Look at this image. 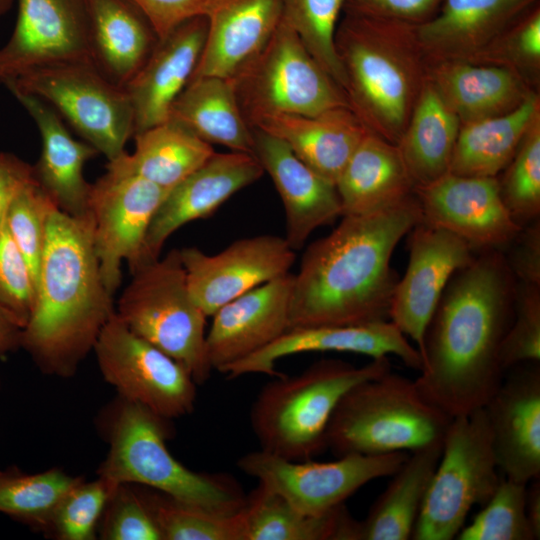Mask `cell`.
<instances>
[{
	"label": "cell",
	"instance_id": "1",
	"mask_svg": "<svg viewBox=\"0 0 540 540\" xmlns=\"http://www.w3.org/2000/svg\"><path fill=\"white\" fill-rule=\"evenodd\" d=\"M446 285L428 324L422 396L451 418L483 407L505 375L502 342L514 312L516 280L503 250H476Z\"/></svg>",
	"mask_w": 540,
	"mask_h": 540
},
{
	"label": "cell",
	"instance_id": "2",
	"mask_svg": "<svg viewBox=\"0 0 540 540\" xmlns=\"http://www.w3.org/2000/svg\"><path fill=\"white\" fill-rule=\"evenodd\" d=\"M341 217L306 248L293 274L289 328L389 320L399 280L391 257L423 220L420 204L414 194L384 210Z\"/></svg>",
	"mask_w": 540,
	"mask_h": 540
},
{
	"label": "cell",
	"instance_id": "3",
	"mask_svg": "<svg viewBox=\"0 0 540 540\" xmlns=\"http://www.w3.org/2000/svg\"><path fill=\"white\" fill-rule=\"evenodd\" d=\"M112 297L102 280L90 213L74 217L54 210L21 347L43 372L72 376L115 313Z\"/></svg>",
	"mask_w": 540,
	"mask_h": 540
},
{
	"label": "cell",
	"instance_id": "4",
	"mask_svg": "<svg viewBox=\"0 0 540 540\" xmlns=\"http://www.w3.org/2000/svg\"><path fill=\"white\" fill-rule=\"evenodd\" d=\"M415 25L344 7L335 33L349 108L369 132L396 145L427 80Z\"/></svg>",
	"mask_w": 540,
	"mask_h": 540
},
{
	"label": "cell",
	"instance_id": "5",
	"mask_svg": "<svg viewBox=\"0 0 540 540\" xmlns=\"http://www.w3.org/2000/svg\"><path fill=\"white\" fill-rule=\"evenodd\" d=\"M168 419L120 397L109 425V451L98 475L132 484L218 514L242 510L247 501L239 483L224 473L193 471L168 450Z\"/></svg>",
	"mask_w": 540,
	"mask_h": 540
},
{
	"label": "cell",
	"instance_id": "6",
	"mask_svg": "<svg viewBox=\"0 0 540 540\" xmlns=\"http://www.w3.org/2000/svg\"><path fill=\"white\" fill-rule=\"evenodd\" d=\"M390 370L388 356L360 367L322 359L297 375L277 376L251 407L250 423L260 449L292 461L312 459L327 448L329 422L346 392Z\"/></svg>",
	"mask_w": 540,
	"mask_h": 540
},
{
	"label": "cell",
	"instance_id": "7",
	"mask_svg": "<svg viewBox=\"0 0 540 540\" xmlns=\"http://www.w3.org/2000/svg\"><path fill=\"white\" fill-rule=\"evenodd\" d=\"M451 420L415 381L390 370L346 392L329 422L326 445L337 456L412 452L443 442Z\"/></svg>",
	"mask_w": 540,
	"mask_h": 540
},
{
	"label": "cell",
	"instance_id": "8",
	"mask_svg": "<svg viewBox=\"0 0 540 540\" xmlns=\"http://www.w3.org/2000/svg\"><path fill=\"white\" fill-rule=\"evenodd\" d=\"M116 314L127 327L177 362L197 385L213 371L206 351V314L192 298L178 249L130 272Z\"/></svg>",
	"mask_w": 540,
	"mask_h": 540
},
{
	"label": "cell",
	"instance_id": "9",
	"mask_svg": "<svg viewBox=\"0 0 540 540\" xmlns=\"http://www.w3.org/2000/svg\"><path fill=\"white\" fill-rule=\"evenodd\" d=\"M501 478L484 408L452 418L411 539H455Z\"/></svg>",
	"mask_w": 540,
	"mask_h": 540
},
{
	"label": "cell",
	"instance_id": "10",
	"mask_svg": "<svg viewBox=\"0 0 540 540\" xmlns=\"http://www.w3.org/2000/svg\"><path fill=\"white\" fill-rule=\"evenodd\" d=\"M47 102L77 134L112 161L124 154L135 120L125 90L93 63L71 62L32 70L6 86Z\"/></svg>",
	"mask_w": 540,
	"mask_h": 540
},
{
	"label": "cell",
	"instance_id": "11",
	"mask_svg": "<svg viewBox=\"0 0 540 540\" xmlns=\"http://www.w3.org/2000/svg\"><path fill=\"white\" fill-rule=\"evenodd\" d=\"M232 80L249 125L267 115L312 116L348 106L342 89L283 20L260 54Z\"/></svg>",
	"mask_w": 540,
	"mask_h": 540
},
{
	"label": "cell",
	"instance_id": "12",
	"mask_svg": "<svg viewBox=\"0 0 540 540\" xmlns=\"http://www.w3.org/2000/svg\"><path fill=\"white\" fill-rule=\"evenodd\" d=\"M93 350L104 379L121 398L174 419L191 413L197 383L175 359L132 332L116 312Z\"/></svg>",
	"mask_w": 540,
	"mask_h": 540
},
{
	"label": "cell",
	"instance_id": "13",
	"mask_svg": "<svg viewBox=\"0 0 540 540\" xmlns=\"http://www.w3.org/2000/svg\"><path fill=\"white\" fill-rule=\"evenodd\" d=\"M407 457V452H395L347 454L329 462L292 461L260 449L241 456L237 467L297 510L322 515L343 505L367 483L392 476Z\"/></svg>",
	"mask_w": 540,
	"mask_h": 540
},
{
	"label": "cell",
	"instance_id": "14",
	"mask_svg": "<svg viewBox=\"0 0 540 540\" xmlns=\"http://www.w3.org/2000/svg\"><path fill=\"white\" fill-rule=\"evenodd\" d=\"M168 191L137 175L112 170L91 184L94 248L112 296L121 284L122 262L130 272L142 263L148 227Z\"/></svg>",
	"mask_w": 540,
	"mask_h": 540
},
{
	"label": "cell",
	"instance_id": "15",
	"mask_svg": "<svg viewBox=\"0 0 540 540\" xmlns=\"http://www.w3.org/2000/svg\"><path fill=\"white\" fill-rule=\"evenodd\" d=\"M17 4L14 29L0 47L1 85L44 66L93 63L86 0H17Z\"/></svg>",
	"mask_w": 540,
	"mask_h": 540
},
{
	"label": "cell",
	"instance_id": "16",
	"mask_svg": "<svg viewBox=\"0 0 540 540\" xmlns=\"http://www.w3.org/2000/svg\"><path fill=\"white\" fill-rule=\"evenodd\" d=\"M189 292L206 316L289 272L296 254L286 239L257 235L232 242L210 255L196 247L179 250Z\"/></svg>",
	"mask_w": 540,
	"mask_h": 540
},
{
	"label": "cell",
	"instance_id": "17",
	"mask_svg": "<svg viewBox=\"0 0 540 540\" xmlns=\"http://www.w3.org/2000/svg\"><path fill=\"white\" fill-rule=\"evenodd\" d=\"M409 260L398 280L389 320L421 354L428 324L453 274L468 265L474 249L455 234L425 221L410 230Z\"/></svg>",
	"mask_w": 540,
	"mask_h": 540
},
{
	"label": "cell",
	"instance_id": "18",
	"mask_svg": "<svg viewBox=\"0 0 540 540\" xmlns=\"http://www.w3.org/2000/svg\"><path fill=\"white\" fill-rule=\"evenodd\" d=\"M414 194L423 221L466 241L474 250L508 246L522 227L510 216L496 177L447 173Z\"/></svg>",
	"mask_w": 540,
	"mask_h": 540
},
{
	"label": "cell",
	"instance_id": "19",
	"mask_svg": "<svg viewBox=\"0 0 540 540\" xmlns=\"http://www.w3.org/2000/svg\"><path fill=\"white\" fill-rule=\"evenodd\" d=\"M483 408L503 476L523 484L540 478L539 362L507 370Z\"/></svg>",
	"mask_w": 540,
	"mask_h": 540
},
{
	"label": "cell",
	"instance_id": "20",
	"mask_svg": "<svg viewBox=\"0 0 540 540\" xmlns=\"http://www.w3.org/2000/svg\"><path fill=\"white\" fill-rule=\"evenodd\" d=\"M264 173L253 154L215 152L168 191L148 227L140 265L158 259L167 239L180 227L211 216L230 197L259 180Z\"/></svg>",
	"mask_w": 540,
	"mask_h": 540
},
{
	"label": "cell",
	"instance_id": "21",
	"mask_svg": "<svg viewBox=\"0 0 540 540\" xmlns=\"http://www.w3.org/2000/svg\"><path fill=\"white\" fill-rule=\"evenodd\" d=\"M306 352H348L372 359L394 355L411 369L420 371V352L390 321L360 325H317L289 328L263 349L223 369L229 379L248 374L279 376L280 359Z\"/></svg>",
	"mask_w": 540,
	"mask_h": 540
},
{
	"label": "cell",
	"instance_id": "22",
	"mask_svg": "<svg viewBox=\"0 0 540 540\" xmlns=\"http://www.w3.org/2000/svg\"><path fill=\"white\" fill-rule=\"evenodd\" d=\"M293 274L258 286L220 307L206 333L213 370L263 349L289 329Z\"/></svg>",
	"mask_w": 540,
	"mask_h": 540
},
{
	"label": "cell",
	"instance_id": "23",
	"mask_svg": "<svg viewBox=\"0 0 540 540\" xmlns=\"http://www.w3.org/2000/svg\"><path fill=\"white\" fill-rule=\"evenodd\" d=\"M253 129L254 155L271 177L285 214V239L301 249L319 227L342 216L336 185L300 160L280 139Z\"/></svg>",
	"mask_w": 540,
	"mask_h": 540
},
{
	"label": "cell",
	"instance_id": "24",
	"mask_svg": "<svg viewBox=\"0 0 540 540\" xmlns=\"http://www.w3.org/2000/svg\"><path fill=\"white\" fill-rule=\"evenodd\" d=\"M207 27V17L177 26L158 41L142 68L124 87L134 112V134L169 120L173 104L197 67Z\"/></svg>",
	"mask_w": 540,
	"mask_h": 540
},
{
	"label": "cell",
	"instance_id": "25",
	"mask_svg": "<svg viewBox=\"0 0 540 540\" xmlns=\"http://www.w3.org/2000/svg\"><path fill=\"white\" fill-rule=\"evenodd\" d=\"M537 0H441L428 20L416 24L428 61L477 58Z\"/></svg>",
	"mask_w": 540,
	"mask_h": 540
},
{
	"label": "cell",
	"instance_id": "26",
	"mask_svg": "<svg viewBox=\"0 0 540 540\" xmlns=\"http://www.w3.org/2000/svg\"><path fill=\"white\" fill-rule=\"evenodd\" d=\"M28 112L41 137V154L33 165L34 178L58 209L74 217L89 214L91 184L84 177L87 161L98 151L76 140L65 121L47 102L28 93H13Z\"/></svg>",
	"mask_w": 540,
	"mask_h": 540
},
{
	"label": "cell",
	"instance_id": "27",
	"mask_svg": "<svg viewBox=\"0 0 540 540\" xmlns=\"http://www.w3.org/2000/svg\"><path fill=\"white\" fill-rule=\"evenodd\" d=\"M207 20L204 47L191 79L206 76L233 79L273 36L282 20V2L222 0Z\"/></svg>",
	"mask_w": 540,
	"mask_h": 540
},
{
	"label": "cell",
	"instance_id": "28",
	"mask_svg": "<svg viewBox=\"0 0 540 540\" xmlns=\"http://www.w3.org/2000/svg\"><path fill=\"white\" fill-rule=\"evenodd\" d=\"M250 126L286 143L307 166L334 184L369 132L348 106L312 116H262Z\"/></svg>",
	"mask_w": 540,
	"mask_h": 540
},
{
	"label": "cell",
	"instance_id": "29",
	"mask_svg": "<svg viewBox=\"0 0 540 540\" xmlns=\"http://www.w3.org/2000/svg\"><path fill=\"white\" fill-rule=\"evenodd\" d=\"M427 80L461 125L504 114L530 91L511 68L469 61H429Z\"/></svg>",
	"mask_w": 540,
	"mask_h": 540
},
{
	"label": "cell",
	"instance_id": "30",
	"mask_svg": "<svg viewBox=\"0 0 540 540\" xmlns=\"http://www.w3.org/2000/svg\"><path fill=\"white\" fill-rule=\"evenodd\" d=\"M343 215L395 206L414 195L415 185L400 150L368 132L336 181Z\"/></svg>",
	"mask_w": 540,
	"mask_h": 540
},
{
	"label": "cell",
	"instance_id": "31",
	"mask_svg": "<svg viewBox=\"0 0 540 540\" xmlns=\"http://www.w3.org/2000/svg\"><path fill=\"white\" fill-rule=\"evenodd\" d=\"M94 65L125 87L142 68L159 38L131 0H86Z\"/></svg>",
	"mask_w": 540,
	"mask_h": 540
},
{
	"label": "cell",
	"instance_id": "32",
	"mask_svg": "<svg viewBox=\"0 0 540 540\" xmlns=\"http://www.w3.org/2000/svg\"><path fill=\"white\" fill-rule=\"evenodd\" d=\"M169 120L210 145L254 155L253 129L242 112L232 79H191L173 104Z\"/></svg>",
	"mask_w": 540,
	"mask_h": 540
},
{
	"label": "cell",
	"instance_id": "33",
	"mask_svg": "<svg viewBox=\"0 0 540 540\" xmlns=\"http://www.w3.org/2000/svg\"><path fill=\"white\" fill-rule=\"evenodd\" d=\"M539 114V96L530 90L516 108L462 124L449 173L496 177L511 162L525 133Z\"/></svg>",
	"mask_w": 540,
	"mask_h": 540
},
{
	"label": "cell",
	"instance_id": "34",
	"mask_svg": "<svg viewBox=\"0 0 540 540\" xmlns=\"http://www.w3.org/2000/svg\"><path fill=\"white\" fill-rule=\"evenodd\" d=\"M442 444L434 443L408 454L365 519L358 521L357 540L411 539Z\"/></svg>",
	"mask_w": 540,
	"mask_h": 540
},
{
	"label": "cell",
	"instance_id": "35",
	"mask_svg": "<svg viewBox=\"0 0 540 540\" xmlns=\"http://www.w3.org/2000/svg\"><path fill=\"white\" fill-rule=\"evenodd\" d=\"M133 137L134 152L108 161L106 170L137 175L165 190L172 189L215 153L212 145L172 120Z\"/></svg>",
	"mask_w": 540,
	"mask_h": 540
},
{
	"label": "cell",
	"instance_id": "36",
	"mask_svg": "<svg viewBox=\"0 0 540 540\" xmlns=\"http://www.w3.org/2000/svg\"><path fill=\"white\" fill-rule=\"evenodd\" d=\"M461 123L426 80L397 144L415 188L449 173Z\"/></svg>",
	"mask_w": 540,
	"mask_h": 540
},
{
	"label": "cell",
	"instance_id": "37",
	"mask_svg": "<svg viewBox=\"0 0 540 540\" xmlns=\"http://www.w3.org/2000/svg\"><path fill=\"white\" fill-rule=\"evenodd\" d=\"M245 514L246 540H357L358 520L344 504L306 514L260 484L247 495Z\"/></svg>",
	"mask_w": 540,
	"mask_h": 540
},
{
	"label": "cell",
	"instance_id": "38",
	"mask_svg": "<svg viewBox=\"0 0 540 540\" xmlns=\"http://www.w3.org/2000/svg\"><path fill=\"white\" fill-rule=\"evenodd\" d=\"M80 481L59 469L33 474L15 468L0 471V512L49 532L60 503Z\"/></svg>",
	"mask_w": 540,
	"mask_h": 540
},
{
	"label": "cell",
	"instance_id": "39",
	"mask_svg": "<svg viewBox=\"0 0 540 540\" xmlns=\"http://www.w3.org/2000/svg\"><path fill=\"white\" fill-rule=\"evenodd\" d=\"M143 488L141 493L163 540H246L245 507L233 514H218Z\"/></svg>",
	"mask_w": 540,
	"mask_h": 540
},
{
	"label": "cell",
	"instance_id": "40",
	"mask_svg": "<svg viewBox=\"0 0 540 540\" xmlns=\"http://www.w3.org/2000/svg\"><path fill=\"white\" fill-rule=\"evenodd\" d=\"M282 20L297 34L322 69L343 89L335 33L346 0H281ZM343 91V90H342Z\"/></svg>",
	"mask_w": 540,
	"mask_h": 540
},
{
	"label": "cell",
	"instance_id": "41",
	"mask_svg": "<svg viewBox=\"0 0 540 540\" xmlns=\"http://www.w3.org/2000/svg\"><path fill=\"white\" fill-rule=\"evenodd\" d=\"M498 182L503 203L519 226L539 218L540 114L531 123Z\"/></svg>",
	"mask_w": 540,
	"mask_h": 540
},
{
	"label": "cell",
	"instance_id": "42",
	"mask_svg": "<svg viewBox=\"0 0 540 540\" xmlns=\"http://www.w3.org/2000/svg\"><path fill=\"white\" fill-rule=\"evenodd\" d=\"M526 485L501 478L496 490L457 540H534L526 510Z\"/></svg>",
	"mask_w": 540,
	"mask_h": 540
},
{
	"label": "cell",
	"instance_id": "43",
	"mask_svg": "<svg viewBox=\"0 0 540 540\" xmlns=\"http://www.w3.org/2000/svg\"><path fill=\"white\" fill-rule=\"evenodd\" d=\"M56 209L57 205L35 180L13 197L5 213L8 230L25 257L35 283L45 247L47 222Z\"/></svg>",
	"mask_w": 540,
	"mask_h": 540
},
{
	"label": "cell",
	"instance_id": "44",
	"mask_svg": "<svg viewBox=\"0 0 540 540\" xmlns=\"http://www.w3.org/2000/svg\"><path fill=\"white\" fill-rule=\"evenodd\" d=\"M117 485L100 476L92 482L80 481L60 503L49 532L61 540L95 539L100 519Z\"/></svg>",
	"mask_w": 540,
	"mask_h": 540
},
{
	"label": "cell",
	"instance_id": "45",
	"mask_svg": "<svg viewBox=\"0 0 540 540\" xmlns=\"http://www.w3.org/2000/svg\"><path fill=\"white\" fill-rule=\"evenodd\" d=\"M540 360V285L516 282L514 312L502 342L500 363L506 373Z\"/></svg>",
	"mask_w": 540,
	"mask_h": 540
},
{
	"label": "cell",
	"instance_id": "46",
	"mask_svg": "<svg viewBox=\"0 0 540 540\" xmlns=\"http://www.w3.org/2000/svg\"><path fill=\"white\" fill-rule=\"evenodd\" d=\"M474 62L505 66L522 77L536 73L540 64L539 6L519 16Z\"/></svg>",
	"mask_w": 540,
	"mask_h": 540
},
{
	"label": "cell",
	"instance_id": "47",
	"mask_svg": "<svg viewBox=\"0 0 540 540\" xmlns=\"http://www.w3.org/2000/svg\"><path fill=\"white\" fill-rule=\"evenodd\" d=\"M102 517V539L163 540L141 490L132 484L117 485Z\"/></svg>",
	"mask_w": 540,
	"mask_h": 540
},
{
	"label": "cell",
	"instance_id": "48",
	"mask_svg": "<svg viewBox=\"0 0 540 540\" xmlns=\"http://www.w3.org/2000/svg\"><path fill=\"white\" fill-rule=\"evenodd\" d=\"M36 283L31 269L12 238L5 222H0V303L24 328L33 310Z\"/></svg>",
	"mask_w": 540,
	"mask_h": 540
},
{
	"label": "cell",
	"instance_id": "49",
	"mask_svg": "<svg viewBox=\"0 0 540 540\" xmlns=\"http://www.w3.org/2000/svg\"><path fill=\"white\" fill-rule=\"evenodd\" d=\"M144 14L159 40L183 22L208 17L222 0H131Z\"/></svg>",
	"mask_w": 540,
	"mask_h": 540
},
{
	"label": "cell",
	"instance_id": "50",
	"mask_svg": "<svg viewBox=\"0 0 540 540\" xmlns=\"http://www.w3.org/2000/svg\"><path fill=\"white\" fill-rule=\"evenodd\" d=\"M506 262L516 282L540 285V220L522 227L508 245Z\"/></svg>",
	"mask_w": 540,
	"mask_h": 540
},
{
	"label": "cell",
	"instance_id": "51",
	"mask_svg": "<svg viewBox=\"0 0 540 540\" xmlns=\"http://www.w3.org/2000/svg\"><path fill=\"white\" fill-rule=\"evenodd\" d=\"M441 0H346L344 7L357 12L419 24L435 14Z\"/></svg>",
	"mask_w": 540,
	"mask_h": 540
},
{
	"label": "cell",
	"instance_id": "52",
	"mask_svg": "<svg viewBox=\"0 0 540 540\" xmlns=\"http://www.w3.org/2000/svg\"><path fill=\"white\" fill-rule=\"evenodd\" d=\"M33 181V165L13 153L0 151V222L13 197Z\"/></svg>",
	"mask_w": 540,
	"mask_h": 540
},
{
	"label": "cell",
	"instance_id": "53",
	"mask_svg": "<svg viewBox=\"0 0 540 540\" xmlns=\"http://www.w3.org/2000/svg\"><path fill=\"white\" fill-rule=\"evenodd\" d=\"M22 325L0 303V358L21 347Z\"/></svg>",
	"mask_w": 540,
	"mask_h": 540
},
{
	"label": "cell",
	"instance_id": "54",
	"mask_svg": "<svg viewBox=\"0 0 540 540\" xmlns=\"http://www.w3.org/2000/svg\"><path fill=\"white\" fill-rule=\"evenodd\" d=\"M525 510L534 540H538L540 538V478L533 479L526 485Z\"/></svg>",
	"mask_w": 540,
	"mask_h": 540
},
{
	"label": "cell",
	"instance_id": "55",
	"mask_svg": "<svg viewBox=\"0 0 540 540\" xmlns=\"http://www.w3.org/2000/svg\"><path fill=\"white\" fill-rule=\"evenodd\" d=\"M15 0H0V16L6 14Z\"/></svg>",
	"mask_w": 540,
	"mask_h": 540
}]
</instances>
